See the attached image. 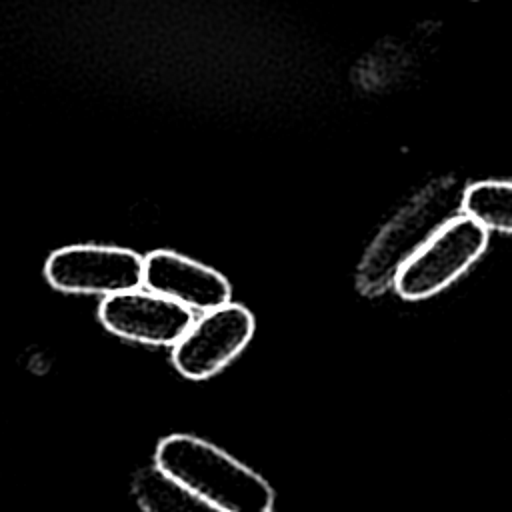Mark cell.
<instances>
[{"label":"cell","instance_id":"obj_1","mask_svg":"<svg viewBox=\"0 0 512 512\" xmlns=\"http://www.w3.org/2000/svg\"><path fill=\"white\" fill-rule=\"evenodd\" d=\"M154 468L188 494L224 512L274 510V490L258 472L198 436L162 438L154 452Z\"/></svg>","mask_w":512,"mask_h":512},{"label":"cell","instance_id":"obj_2","mask_svg":"<svg viewBox=\"0 0 512 512\" xmlns=\"http://www.w3.org/2000/svg\"><path fill=\"white\" fill-rule=\"evenodd\" d=\"M466 186L446 176L426 186L406 204L374 238L366 250L356 286L366 296H376L394 286L398 272L414 258L446 224L462 216V196Z\"/></svg>","mask_w":512,"mask_h":512},{"label":"cell","instance_id":"obj_3","mask_svg":"<svg viewBox=\"0 0 512 512\" xmlns=\"http://www.w3.org/2000/svg\"><path fill=\"white\" fill-rule=\"evenodd\" d=\"M486 246L488 230L462 214L404 264L394 288L406 300L434 296L460 278L482 256Z\"/></svg>","mask_w":512,"mask_h":512},{"label":"cell","instance_id":"obj_4","mask_svg":"<svg viewBox=\"0 0 512 512\" xmlns=\"http://www.w3.org/2000/svg\"><path fill=\"white\" fill-rule=\"evenodd\" d=\"M44 274L62 292L114 296L138 290L144 278V258L120 246L74 244L52 252Z\"/></svg>","mask_w":512,"mask_h":512},{"label":"cell","instance_id":"obj_5","mask_svg":"<svg viewBox=\"0 0 512 512\" xmlns=\"http://www.w3.org/2000/svg\"><path fill=\"white\" fill-rule=\"evenodd\" d=\"M254 316L242 304H224L196 320L172 350L174 368L204 380L230 364L252 340Z\"/></svg>","mask_w":512,"mask_h":512},{"label":"cell","instance_id":"obj_6","mask_svg":"<svg viewBox=\"0 0 512 512\" xmlns=\"http://www.w3.org/2000/svg\"><path fill=\"white\" fill-rule=\"evenodd\" d=\"M98 316L112 334L152 346H176L194 324L192 310L144 290L106 296Z\"/></svg>","mask_w":512,"mask_h":512},{"label":"cell","instance_id":"obj_7","mask_svg":"<svg viewBox=\"0 0 512 512\" xmlns=\"http://www.w3.org/2000/svg\"><path fill=\"white\" fill-rule=\"evenodd\" d=\"M142 284L152 294L204 314L228 304L232 292L220 272L170 250H154L144 258Z\"/></svg>","mask_w":512,"mask_h":512},{"label":"cell","instance_id":"obj_8","mask_svg":"<svg viewBox=\"0 0 512 512\" xmlns=\"http://www.w3.org/2000/svg\"><path fill=\"white\" fill-rule=\"evenodd\" d=\"M132 496L142 512H224L188 494L154 466L134 474Z\"/></svg>","mask_w":512,"mask_h":512},{"label":"cell","instance_id":"obj_9","mask_svg":"<svg viewBox=\"0 0 512 512\" xmlns=\"http://www.w3.org/2000/svg\"><path fill=\"white\" fill-rule=\"evenodd\" d=\"M462 214L484 230L512 232V182H476L466 186Z\"/></svg>","mask_w":512,"mask_h":512}]
</instances>
